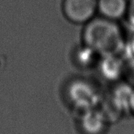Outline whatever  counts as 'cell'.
Segmentation results:
<instances>
[{
	"label": "cell",
	"mask_w": 134,
	"mask_h": 134,
	"mask_svg": "<svg viewBox=\"0 0 134 134\" xmlns=\"http://www.w3.org/2000/svg\"><path fill=\"white\" fill-rule=\"evenodd\" d=\"M86 47L105 57L116 56L124 47L122 30L115 21L94 17L86 24L82 32Z\"/></svg>",
	"instance_id": "6da1fadb"
},
{
	"label": "cell",
	"mask_w": 134,
	"mask_h": 134,
	"mask_svg": "<svg viewBox=\"0 0 134 134\" xmlns=\"http://www.w3.org/2000/svg\"><path fill=\"white\" fill-rule=\"evenodd\" d=\"M62 12L73 24H86L98 12V0H63Z\"/></svg>",
	"instance_id": "7a4b0ae2"
},
{
	"label": "cell",
	"mask_w": 134,
	"mask_h": 134,
	"mask_svg": "<svg viewBox=\"0 0 134 134\" xmlns=\"http://www.w3.org/2000/svg\"><path fill=\"white\" fill-rule=\"evenodd\" d=\"M70 97L74 100L75 107L82 110L83 112L93 109V105L97 100L95 91L84 82H77L71 87Z\"/></svg>",
	"instance_id": "3957f363"
},
{
	"label": "cell",
	"mask_w": 134,
	"mask_h": 134,
	"mask_svg": "<svg viewBox=\"0 0 134 134\" xmlns=\"http://www.w3.org/2000/svg\"><path fill=\"white\" fill-rule=\"evenodd\" d=\"M128 0H98V12L101 17L115 21L126 13Z\"/></svg>",
	"instance_id": "277c9868"
},
{
	"label": "cell",
	"mask_w": 134,
	"mask_h": 134,
	"mask_svg": "<svg viewBox=\"0 0 134 134\" xmlns=\"http://www.w3.org/2000/svg\"><path fill=\"white\" fill-rule=\"evenodd\" d=\"M107 118L104 114L93 109L83 112L82 118V128L87 134H100L104 130Z\"/></svg>",
	"instance_id": "5b68a950"
},
{
	"label": "cell",
	"mask_w": 134,
	"mask_h": 134,
	"mask_svg": "<svg viewBox=\"0 0 134 134\" xmlns=\"http://www.w3.org/2000/svg\"><path fill=\"white\" fill-rule=\"evenodd\" d=\"M126 15L130 24L134 27V0H128V6Z\"/></svg>",
	"instance_id": "8992f818"
},
{
	"label": "cell",
	"mask_w": 134,
	"mask_h": 134,
	"mask_svg": "<svg viewBox=\"0 0 134 134\" xmlns=\"http://www.w3.org/2000/svg\"><path fill=\"white\" fill-rule=\"evenodd\" d=\"M133 51H134V38H133Z\"/></svg>",
	"instance_id": "52a82bcc"
}]
</instances>
